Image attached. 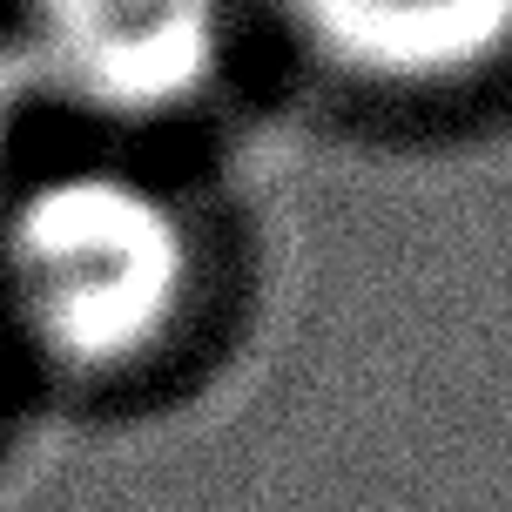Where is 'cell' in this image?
<instances>
[{"label": "cell", "instance_id": "6da1fadb", "mask_svg": "<svg viewBox=\"0 0 512 512\" xmlns=\"http://www.w3.org/2000/svg\"><path fill=\"white\" fill-rule=\"evenodd\" d=\"M196 304V230L162 182L61 162L0 216V310L48 364L115 378L149 364Z\"/></svg>", "mask_w": 512, "mask_h": 512}, {"label": "cell", "instance_id": "7a4b0ae2", "mask_svg": "<svg viewBox=\"0 0 512 512\" xmlns=\"http://www.w3.org/2000/svg\"><path fill=\"white\" fill-rule=\"evenodd\" d=\"M41 95L108 122H169L230 68V0H14Z\"/></svg>", "mask_w": 512, "mask_h": 512}, {"label": "cell", "instance_id": "3957f363", "mask_svg": "<svg viewBox=\"0 0 512 512\" xmlns=\"http://www.w3.org/2000/svg\"><path fill=\"white\" fill-rule=\"evenodd\" d=\"M283 21L371 88H445L512 48V0H283Z\"/></svg>", "mask_w": 512, "mask_h": 512}, {"label": "cell", "instance_id": "277c9868", "mask_svg": "<svg viewBox=\"0 0 512 512\" xmlns=\"http://www.w3.org/2000/svg\"><path fill=\"white\" fill-rule=\"evenodd\" d=\"M27 95H41V88H34V75H27L14 54H0V155H7L14 128H21V102H27Z\"/></svg>", "mask_w": 512, "mask_h": 512}]
</instances>
